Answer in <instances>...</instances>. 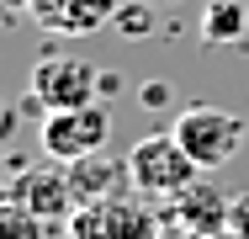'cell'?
Wrapping results in <instances>:
<instances>
[{
    "mask_svg": "<svg viewBox=\"0 0 249 239\" xmlns=\"http://www.w3.org/2000/svg\"><path fill=\"white\" fill-rule=\"evenodd\" d=\"M122 165H127V181H133L138 191H149V197H180V191L201 176V165L180 149L175 128H170V133H149V139H138L133 149H127Z\"/></svg>",
    "mask_w": 249,
    "mask_h": 239,
    "instance_id": "obj_1",
    "label": "cell"
},
{
    "mask_svg": "<svg viewBox=\"0 0 249 239\" xmlns=\"http://www.w3.org/2000/svg\"><path fill=\"white\" fill-rule=\"evenodd\" d=\"M106 139H111V117H106V106H96V101L43 112V122H37V143H43V154H48L53 165L90 159V154L106 149Z\"/></svg>",
    "mask_w": 249,
    "mask_h": 239,
    "instance_id": "obj_2",
    "label": "cell"
},
{
    "mask_svg": "<svg viewBox=\"0 0 249 239\" xmlns=\"http://www.w3.org/2000/svg\"><path fill=\"white\" fill-rule=\"evenodd\" d=\"M175 139H180V149L196 159L201 170H217V165H228V159L239 154V143H244V122H239L228 106L196 101V106H186V112L175 117Z\"/></svg>",
    "mask_w": 249,
    "mask_h": 239,
    "instance_id": "obj_3",
    "label": "cell"
},
{
    "mask_svg": "<svg viewBox=\"0 0 249 239\" xmlns=\"http://www.w3.org/2000/svg\"><path fill=\"white\" fill-rule=\"evenodd\" d=\"M101 91V69L90 59L74 53H43L27 75V101L37 112H58V106H85Z\"/></svg>",
    "mask_w": 249,
    "mask_h": 239,
    "instance_id": "obj_4",
    "label": "cell"
},
{
    "mask_svg": "<svg viewBox=\"0 0 249 239\" xmlns=\"http://www.w3.org/2000/svg\"><path fill=\"white\" fill-rule=\"evenodd\" d=\"M122 11V0H32V16L48 32H96Z\"/></svg>",
    "mask_w": 249,
    "mask_h": 239,
    "instance_id": "obj_5",
    "label": "cell"
},
{
    "mask_svg": "<svg viewBox=\"0 0 249 239\" xmlns=\"http://www.w3.org/2000/svg\"><path fill=\"white\" fill-rule=\"evenodd\" d=\"M16 202L32 207L37 218H64L80 197H74V186H69V170H32V176L16 181Z\"/></svg>",
    "mask_w": 249,
    "mask_h": 239,
    "instance_id": "obj_6",
    "label": "cell"
},
{
    "mask_svg": "<svg viewBox=\"0 0 249 239\" xmlns=\"http://www.w3.org/2000/svg\"><path fill=\"white\" fill-rule=\"evenodd\" d=\"M244 32H249V0H207L201 5V43L207 48L244 43Z\"/></svg>",
    "mask_w": 249,
    "mask_h": 239,
    "instance_id": "obj_7",
    "label": "cell"
},
{
    "mask_svg": "<svg viewBox=\"0 0 249 239\" xmlns=\"http://www.w3.org/2000/svg\"><path fill=\"white\" fill-rule=\"evenodd\" d=\"M64 170H69V186H74V197H85V191L106 197V191L127 176V165H106L101 154H90V159H74V165H64Z\"/></svg>",
    "mask_w": 249,
    "mask_h": 239,
    "instance_id": "obj_8",
    "label": "cell"
},
{
    "mask_svg": "<svg viewBox=\"0 0 249 239\" xmlns=\"http://www.w3.org/2000/svg\"><path fill=\"white\" fill-rule=\"evenodd\" d=\"M149 5H154V0H133V5L122 0V11L111 16L117 32H122V38H149V32H154V11H149Z\"/></svg>",
    "mask_w": 249,
    "mask_h": 239,
    "instance_id": "obj_9",
    "label": "cell"
},
{
    "mask_svg": "<svg viewBox=\"0 0 249 239\" xmlns=\"http://www.w3.org/2000/svg\"><path fill=\"white\" fill-rule=\"evenodd\" d=\"M0 239H37V213L21 202L0 207Z\"/></svg>",
    "mask_w": 249,
    "mask_h": 239,
    "instance_id": "obj_10",
    "label": "cell"
},
{
    "mask_svg": "<svg viewBox=\"0 0 249 239\" xmlns=\"http://www.w3.org/2000/svg\"><path fill=\"white\" fill-rule=\"evenodd\" d=\"M138 106H143V112L175 106V85H170V80H143V85H138Z\"/></svg>",
    "mask_w": 249,
    "mask_h": 239,
    "instance_id": "obj_11",
    "label": "cell"
},
{
    "mask_svg": "<svg viewBox=\"0 0 249 239\" xmlns=\"http://www.w3.org/2000/svg\"><path fill=\"white\" fill-rule=\"evenodd\" d=\"M122 91V75H117V69H101V91L96 96H117Z\"/></svg>",
    "mask_w": 249,
    "mask_h": 239,
    "instance_id": "obj_12",
    "label": "cell"
},
{
    "mask_svg": "<svg viewBox=\"0 0 249 239\" xmlns=\"http://www.w3.org/2000/svg\"><path fill=\"white\" fill-rule=\"evenodd\" d=\"M11 128H16V117H11V106H0V143L11 139Z\"/></svg>",
    "mask_w": 249,
    "mask_h": 239,
    "instance_id": "obj_13",
    "label": "cell"
},
{
    "mask_svg": "<svg viewBox=\"0 0 249 239\" xmlns=\"http://www.w3.org/2000/svg\"><path fill=\"white\" fill-rule=\"evenodd\" d=\"M154 5H180V0H154Z\"/></svg>",
    "mask_w": 249,
    "mask_h": 239,
    "instance_id": "obj_14",
    "label": "cell"
}]
</instances>
